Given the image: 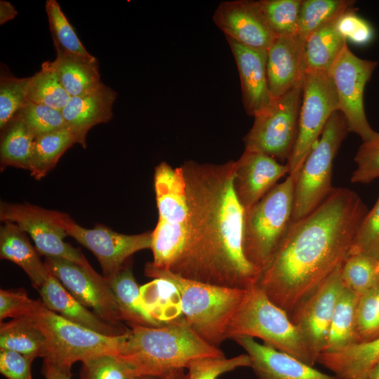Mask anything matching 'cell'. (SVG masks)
Returning <instances> with one entry per match:
<instances>
[{
    "label": "cell",
    "instance_id": "obj_1",
    "mask_svg": "<svg viewBox=\"0 0 379 379\" xmlns=\"http://www.w3.org/2000/svg\"><path fill=\"white\" fill-rule=\"evenodd\" d=\"M189 207L185 247L171 267L183 278L214 286L248 289L261 271L246 258L244 208L233 187L234 161L182 166Z\"/></svg>",
    "mask_w": 379,
    "mask_h": 379
},
{
    "label": "cell",
    "instance_id": "obj_2",
    "mask_svg": "<svg viewBox=\"0 0 379 379\" xmlns=\"http://www.w3.org/2000/svg\"><path fill=\"white\" fill-rule=\"evenodd\" d=\"M368 212L357 193L333 188L292 222L257 285L288 317L341 266Z\"/></svg>",
    "mask_w": 379,
    "mask_h": 379
},
{
    "label": "cell",
    "instance_id": "obj_3",
    "mask_svg": "<svg viewBox=\"0 0 379 379\" xmlns=\"http://www.w3.org/2000/svg\"><path fill=\"white\" fill-rule=\"evenodd\" d=\"M117 355L138 376L185 369L201 358L225 357L218 347L201 339L184 317L157 327L128 325Z\"/></svg>",
    "mask_w": 379,
    "mask_h": 379
},
{
    "label": "cell",
    "instance_id": "obj_4",
    "mask_svg": "<svg viewBox=\"0 0 379 379\" xmlns=\"http://www.w3.org/2000/svg\"><path fill=\"white\" fill-rule=\"evenodd\" d=\"M147 277L169 283L178 292L184 318L205 342L218 347L227 339L230 321L247 289L227 288L190 280L168 270L145 267Z\"/></svg>",
    "mask_w": 379,
    "mask_h": 379
},
{
    "label": "cell",
    "instance_id": "obj_5",
    "mask_svg": "<svg viewBox=\"0 0 379 379\" xmlns=\"http://www.w3.org/2000/svg\"><path fill=\"white\" fill-rule=\"evenodd\" d=\"M300 170L289 173L257 204L244 211V253L261 272L270 262L292 222L295 186Z\"/></svg>",
    "mask_w": 379,
    "mask_h": 379
},
{
    "label": "cell",
    "instance_id": "obj_6",
    "mask_svg": "<svg viewBox=\"0 0 379 379\" xmlns=\"http://www.w3.org/2000/svg\"><path fill=\"white\" fill-rule=\"evenodd\" d=\"M159 219L152 232V266L169 270L180 255L188 235L189 207L182 167L165 161L154 169Z\"/></svg>",
    "mask_w": 379,
    "mask_h": 379
},
{
    "label": "cell",
    "instance_id": "obj_7",
    "mask_svg": "<svg viewBox=\"0 0 379 379\" xmlns=\"http://www.w3.org/2000/svg\"><path fill=\"white\" fill-rule=\"evenodd\" d=\"M237 336L260 338L308 365L313 366L316 363L288 315L257 284L246 290L230 321L227 338Z\"/></svg>",
    "mask_w": 379,
    "mask_h": 379
},
{
    "label": "cell",
    "instance_id": "obj_8",
    "mask_svg": "<svg viewBox=\"0 0 379 379\" xmlns=\"http://www.w3.org/2000/svg\"><path fill=\"white\" fill-rule=\"evenodd\" d=\"M44 333L47 354L44 360L67 371L77 361L103 354H117L124 335L108 336L70 321L38 300L29 316Z\"/></svg>",
    "mask_w": 379,
    "mask_h": 379
},
{
    "label": "cell",
    "instance_id": "obj_9",
    "mask_svg": "<svg viewBox=\"0 0 379 379\" xmlns=\"http://www.w3.org/2000/svg\"><path fill=\"white\" fill-rule=\"evenodd\" d=\"M348 132L344 116L338 110L335 112L298 176L292 222L314 211L333 190L331 185L333 159Z\"/></svg>",
    "mask_w": 379,
    "mask_h": 379
},
{
    "label": "cell",
    "instance_id": "obj_10",
    "mask_svg": "<svg viewBox=\"0 0 379 379\" xmlns=\"http://www.w3.org/2000/svg\"><path fill=\"white\" fill-rule=\"evenodd\" d=\"M303 81L274 98L254 117L253 126L244 138L245 149L287 161L297 139Z\"/></svg>",
    "mask_w": 379,
    "mask_h": 379
},
{
    "label": "cell",
    "instance_id": "obj_11",
    "mask_svg": "<svg viewBox=\"0 0 379 379\" xmlns=\"http://www.w3.org/2000/svg\"><path fill=\"white\" fill-rule=\"evenodd\" d=\"M338 110L336 91L328 72H305L297 139L286 164L289 173L302 168L328 119Z\"/></svg>",
    "mask_w": 379,
    "mask_h": 379
},
{
    "label": "cell",
    "instance_id": "obj_12",
    "mask_svg": "<svg viewBox=\"0 0 379 379\" xmlns=\"http://www.w3.org/2000/svg\"><path fill=\"white\" fill-rule=\"evenodd\" d=\"M377 65L376 61L357 57L346 44L328 71L336 91L338 111L349 132L357 134L363 142L378 135L368 124L364 107L365 86Z\"/></svg>",
    "mask_w": 379,
    "mask_h": 379
},
{
    "label": "cell",
    "instance_id": "obj_13",
    "mask_svg": "<svg viewBox=\"0 0 379 379\" xmlns=\"http://www.w3.org/2000/svg\"><path fill=\"white\" fill-rule=\"evenodd\" d=\"M51 213L67 235L93 253L105 279L117 272L136 252L151 248L152 232L128 235L100 225L86 229L77 224L66 213L53 210Z\"/></svg>",
    "mask_w": 379,
    "mask_h": 379
},
{
    "label": "cell",
    "instance_id": "obj_14",
    "mask_svg": "<svg viewBox=\"0 0 379 379\" xmlns=\"http://www.w3.org/2000/svg\"><path fill=\"white\" fill-rule=\"evenodd\" d=\"M0 218L16 224L30 234L40 255L67 260L82 267L93 270L81 251L63 239L66 232L55 221L51 210L29 204L1 202Z\"/></svg>",
    "mask_w": 379,
    "mask_h": 379
},
{
    "label": "cell",
    "instance_id": "obj_15",
    "mask_svg": "<svg viewBox=\"0 0 379 379\" xmlns=\"http://www.w3.org/2000/svg\"><path fill=\"white\" fill-rule=\"evenodd\" d=\"M44 263L48 272L82 305L108 323L128 328L103 276L62 258L45 257Z\"/></svg>",
    "mask_w": 379,
    "mask_h": 379
},
{
    "label": "cell",
    "instance_id": "obj_16",
    "mask_svg": "<svg viewBox=\"0 0 379 379\" xmlns=\"http://www.w3.org/2000/svg\"><path fill=\"white\" fill-rule=\"evenodd\" d=\"M340 267L289 316L316 362L325 349L333 310L345 288Z\"/></svg>",
    "mask_w": 379,
    "mask_h": 379
},
{
    "label": "cell",
    "instance_id": "obj_17",
    "mask_svg": "<svg viewBox=\"0 0 379 379\" xmlns=\"http://www.w3.org/2000/svg\"><path fill=\"white\" fill-rule=\"evenodd\" d=\"M213 20L226 38L250 48L267 51L275 39L255 1H223Z\"/></svg>",
    "mask_w": 379,
    "mask_h": 379
},
{
    "label": "cell",
    "instance_id": "obj_18",
    "mask_svg": "<svg viewBox=\"0 0 379 379\" xmlns=\"http://www.w3.org/2000/svg\"><path fill=\"white\" fill-rule=\"evenodd\" d=\"M289 173L284 165L265 154L245 149L234 161L233 187L244 209L257 204L285 174Z\"/></svg>",
    "mask_w": 379,
    "mask_h": 379
},
{
    "label": "cell",
    "instance_id": "obj_19",
    "mask_svg": "<svg viewBox=\"0 0 379 379\" xmlns=\"http://www.w3.org/2000/svg\"><path fill=\"white\" fill-rule=\"evenodd\" d=\"M234 58L246 113L253 117L272 102L267 77V51L242 45L227 38Z\"/></svg>",
    "mask_w": 379,
    "mask_h": 379
},
{
    "label": "cell",
    "instance_id": "obj_20",
    "mask_svg": "<svg viewBox=\"0 0 379 379\" xmlns=\"http://www.w3.org/2000/svg\"><path fill=\"white\" fill-rule=\"evenodd\" d=\"M232 339L246 352L258 379H338L265 343H258L253 338Z\"/></svg>",
    "mask_w": 379,
    "mask_h": 379
},
{
    "label": "cell",
    "instance_id": "obj_21",
    "mask_svg": "<svg viewBox=\"0 0 379 379\" xmlns=\"http://www.w3.org/2000/svg\"><path fill=\"white\" fill-rule=\"evenodd\" d=\"M305 41L298 35L277 37L267 50V77L274 99L303 81Z\"/></svg>",
    "mask_w": 379,
    "mask_h": 379
},
{
    "label": "cell",
    "instance_id": "obj_22",
    "mask_svg": "<svg viewBox=\"0 0 379 379\" xmlns=\"http://www.w3.org/2000/svg\"><path fill=\"white\" fill-rule=\"evenodd\" d=\"M117 95L114 90L102 83L88 94L69 98L62 113L66 126L73 133L77 144L86 148L90 129L111 120Z\"/></svg>",
    "mask_w": 379,
    "mask_h": 379
},
{
    "label": "cell",
    "instance_id": "obj_23",
    "mask_svg": "<svg viewBox=\"0 0 379 379\" xmlns=\"http://www.w3.org/2000/svg\"><path fill=\"white\" fill-rule=\"evenodd\" d=\"M37 291L48 309L70 321L108 336H119L128 331V328L112 325L85 307L51 274Z\"/></svg>",
    "mask_w": 379,
    "mask_h": 379
},
{
    "label": "cell",
    "instance_id": "obj_24",
    "mask_svg": "<svg viewBox=\"0 0 379 379\" xmlns=\"http://www.w3.org/2000/svg\"><path fill=\"white\" fill-rule=\"evenodd\" d=\"M39 255L27 232L13 222H4L0 229V257L21 267L37 290L50 275Z\"/></svg>",
    "mask_w": 379,
    "mask_h": 379
},
{
    "label": "cell",
    "instance_id": "obj_25",
    "mask_svg": "<svg viewBox=\"0 0 379 379\" xmlns=\"http://www.w3.org/2000/svg\"><path fill=\"white\" fill-rule=\"evenodd\" d=\"M317 362L331 370L338 379H366L379 362V338L337 351L322 352Z\"/></svg>",
    "mask_w": 379,
    "mask_h": 379
},
{
    "label": "cell",
    "instance_id": "obj_26",
    "mask_svg": "<svg viewBox=\"0 0 379 379\" xmlns=\"http://www.w3.org/2000/svg\"><path fill=\"white\" fill-rule=\"evenodd\" d=\"M105 280L114 294L124 321L128 325L162 326V322L153 317L142 303L140 288L133 273L131 259Z\"/></svg>",
    "mask_w": 379,
    "mask_h": 379
},
{
    "label": "cell",
    "instance_id": "obj_27",
    "mask_svg": "<svg viewBox=\"0 0 379 379\" xmlns=\"http://www.w3.org/2000/svg\"><path fill=\"white\" fill-rule=\"evenodd\" d=\"M63 87L71 97L88 94L101 84L98 60L56 52L51 62Z\"/></svg>",
    "mask_w": 379,
    "mask_h": 379
},
{
    "label": "cell",
    "instance_id": "obj_28",
    "mask_svg": "<svg viewBox=\"0 0 379 379\" xmlns=\"http://www.w3.org/2000/svg\"><path fill=\"white\" fill-rule=\"evenodd\" d=\"M0 350L20 353L34 360L46 357V339L29 317L13 319L0 324Z\"/></svg>",
    "mask_w": 379,
    "mask_h": 379
},
{
    "label": "cell",
    "instance_id": "obj_29",
    "mask_svg": "<svg viewBox=\"0 0 379 379\" xmlns=\"http://www.w3.org/2000/svg\"><path fill=\"white\" fill-rule=\"evenodd\" d=\"M359 298L360 295L356 292L343 288L333 310L323 352L337 351L357 343V312Z\"/></svg>",
    "mask_w": 379,
    "mask_h": 379
},
{
    "label": "cell",
    "instance_id": "obj_30",
    "mask_svg": "<svg viewBox=\"0 0 379 379\" xmlns=\"http://www.w3.org/2000/svg\"><path fill=\"white\" fill-rule=\"evenodd\" d=\"M336 20L321 27L305 39V72H328L342 49L347 44L336 29Z\"/></svg>",
    "mask_w": 379,
    "mask_h": 379
},
{
    "label": "cell",
    "instance_id": "obj_31",
    "mask_svg": "<svg viewBox=\"0 0 379 379\" xmlns=\"http://www.w3.org/2000/svg\"><path fill=\"white\" fill-rule=\"evenodd\" d=\"M1 132V170L7 166L29 170L36 137L24 120L17 114Z\"/></svg>",
    "mask_w": 379,
    "mask_h": 379
},
{
    "label": "cell",
    "instance_id": "obj_32",
    "mask_svg": "<svg viewBox=\"0 0 379 379\" xmlns=\"http://www.w3.org/2000/svg\"><path fill=\"white\" fill-rule=\"evenodd\" d=\"M75 143L76 139L67 127L36 137L29 169L31 175L36 180L43 178Z\"/></svg>",
    "mask_w": 379,
    "mask_h": 379
},
{
    "label": "cell",
    "instance_id": "obj_33",
    "mask_svg": "<svg viewBox=\"0 0 379 379\" xmlns=\"http://www.w3.org/2000/svg\"><path fill=\"white\" fill-rule=\"evenodd\" d=\"M354 1L349 0H302L298 35L305 40L321 27L354 9Z\"/></svg>",
    "mask_w": 379,
    "mask_h": 379
},
{
    "label": "cell",
    "instance_id": "obj_34",
    "mask_svg": "<svg viewBox=\"0 0 379 379\" xmlns=\"http://www.w3.org/2000/svg\"><path fill=\"white\" fill-rule=\"evenodd\" d=\"M70 98L51 61L44 62L41 69L30 77L27 91L28 102L62 111Z\"/></svg>",
    "mask_w": 379,
    "mask_h": 379
},
{
    "label": "cell",
    "instance_id": "obj_35",
    "mask_svg": "<svg viewBox=\"0 0 379 379\" xmlns=\"http://www.w3.org/2000/svg\"><path fill=\"white\" fill-rule=\"evenodd\" d=\"M378 258L364 252H348L340 267L344 286L359 295L379 285L375 268Z\"/></svg>",
    "mask_w": 379,
    "mask_h": 379
},
{
    "label": "cell",
    "instance_id": "obj_36",
    "mask_svg": "<svg viewBox=\"0 0 379 379\" xmlns=\"http://www.w3.org/2000/svg\"><path fill=\"white\" fill-rule=\"evenodd\" d=\"M255 2L275 38L298 35L302 0H260Z\"/></svg>",
    "mask_w": 379,
    "mask_h": 379
},
{
    "label": "cell",
    "instance_id": "obj_37",
    "mask_svg": "<svg viewBox=\"0 0 379 379\" xmlns=\"http://www.w3.org/2000/svg\"><path fill=\"white\" fill-rule=\"evenodd\" d=\"M46 12L56 52L86 58L93 56L79 40L57 1H46Z\"/></svg>",
    "mask_w": 379,
    "mask_h": 379
},
{
    "label": "cell",
    "instance_id": "obj_38",
    "mask_svg": "<svg viewBox=\"0 0 379 379\" xmlns=\"http://www.w3.org/2000/svg\"><path fill=\"white\" fill-rule=\"evenodd\" d=\"M30 77L18 78L1 72L0 77V128L3 130L28 102Z\"/></svg>",
    "mask_w": 379,
    "mask_h": 379
},
{
    "label": "cell",
    "instance_id": "obj_39",
    "mask_svg": "<svg viewBox=\"0 0 379 379\" xmlns=\"http://www.w3.org/2000/svg\"><path fill=\"white\" fill-rule=\"evenodd\" d=\"M80 379H137L134 369L115 354H103L82 361Z\"/></svg>",
    "mask_w": 379,
    "mask_h": 379
},
{
    "label": "cell",
    "instance_id": "obj_40",
    "mask_svg": "<svg viewBox=\"0 0 379 379\" xmlns=\"http://www.w3.org/2000/svg\"><path fill=\"white\" fill-rule=\"evenodd\" d=\"M36 138L66 126L62 111L28 102L18 114Z\"/></svg>",
    "mask_w": 379,
    "mask_h": 379
},
{
    "label": "cell",
    "instance_id": "obj_41",
    "mask_svg": "<svg viewBox=\"0 0 379 379\" xmlns=\"http://www.w3.org/2000/svg\"><path fill=\"white\" fill-rule=\"evenodd\" d=\"M240 367H251L247 354L234 357L201 358L192 361L187 366L189 379H217L220 375Z\"/></svg>",
    "mask_w": 379,
    "mask_h": 379
},
{
    "label": "cell",
    "instance_id": "obj_42",
    "mask_svg": "<svg viewBox=\"0 0 379 379\" xmlns=\"http://www.w3.org/2000/svg\"><path fill=\"white\" fill-rule=\"evenodd\" d=\"M378 286L360 295L357 312V343L379 338Z\"/></svg>",
    "mask_w": 379,
    "mask_h": 379
},
{
    "label": "cell",
    "instance_id": "obj_43",
    "mask_svg": "<svg viewBox=\"0 0 379 379\" xmlns=\"http://www.w3.org/2000/svg\"><path fill=\"white\" fill-rule=\"evenodd\" d=\"M357 168L352 173L353 183H369L379 178V133L373 140L363 142L355 155Z\"/></svg>",
    "mask_w": 379,
    "mask_h": 379
},
{
    "label": "cell",
    "instance_id": "obj_44",
    "mask_svg": "<svg viewBox=\"0 0 379 379\" xmlns=\"http://www.w3.org/2000/svg\"><path fill=\"white\" fill-rule=\"evenodd\" d=\"M349 252H364L379 258V197L361 222Z\"/></svg>",
    "mask_w": 379,
    "mask_h": 379
},
{
    "label": "cell",
    "instance_id": "obj_45",
    "mask_svg": "<svg viewBox=\"0 0 379 379\" xmlns=\"http://www.w3.org/2000/svg\"><path fill=\"white\" fill-rule=\"evenodd\" d=\"M338 33L347 41L365 46L370 44L375 32L371 25L355 13V9L345 12L335 21Z\"/></svg>",
    "mask_w": 379,
    "mask_h": 379
},
{
    "label": "cell",
    "instance_id": "obj_46",
    "mask_svg": "<svg viewBox=\"0 0 379 379\" xmlns=\"http://www.w3.org/2000/svg\"><path fill=\"white\" fill-rule=\"evenodd\" d=\"M38 300L29 298L26 291L18 289L0 290V321L6 318L17 319L29 317Z\"/></svg>",
    "mask_w": 379,
    "mask_h": 379
},
{
    "label": "cell",
    "instance_id": "obj_47",
    "mask_svg": "<svg viewBox=\"0 0 379 379\" xmlns=\"http://www.w3.org/2000/svg\"><path fill=\"white\" fill-rule=\"evenodd\" d=\"M32 361L17 352L0 350V373L7 379H32Z\"/></svg>",
    "mask_w": 379,
    "mask_h": 379
},
{
    "label": "cell",
    "instance_id": "obj_48",
    "mask_svg": "<svg viewBox=\"0 0 379 379\" xmlns=\"http://www.w3.org/2000/svg\"><path fill=\"white\" fill-rule=\"evenodd\" d=\"M42 371L45 379H71V371L62 369L46 360H44Z\"/></svg>",
    "mask_w": 379,
    "mask_h": 379
},
{
    "label": "cell",
    "instance_id": "obj_49",
    "mask_svg": "<svg viewBox=\"0 0 379 379\" xmlns=\"http://www.w3.org/2000/svg\"><path fill=\"white\" fill-rule=\"evenodd\" d=\"M18 11L15 7L8 1H0V25H2L9 20L15 18Z\"/></svg>",
    "mask_w": 379,
    "mask_h": 379
},
{
    "label": "cell",
    "instance_id": "obj_50",
    "mask_svg": "<svg viewBox=\"0 0 379 379\" xmlns=\"http://www.w3.org/2000/svg\"><path fill=\"white\" fill-rule=\"evenodd\" d=\"M137 379H189L188 373L185 369H177L162 375H142Z\"/></svg>",
    "mask_w": 379,
    "mask_h": 379
},
{
    "label": "cell",
    "instance_id": "obj_51",
    "mask_svg": "<svg viewBox=\"0 0 379 379\" xmlns=\"http://www.w3.org/2000/svg\"><path fill=\"white\" fill-rule=\"evenodd\" d=\"M366 379H379V362L372 368Z\"/></svg>",
    "mask_w": 379,
    "mask_h": 379
},
{
    "label": "cell",
    "instance_id": "obj_52",
    "mask_svg": "<svg viewBox=\"0 0 379 379\" xmlns=\"http://www.w3.org/2000/svg\"><path fill=\"white\" fill-rule=\"evenodd\" d=\"M375 270H376V272L378 274H379V258H378V262H377V265H376Z\"/></svg>",
    "mask_w": 379,
    "mask_h": 379
}]
</instances>
